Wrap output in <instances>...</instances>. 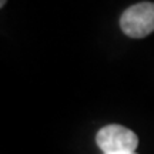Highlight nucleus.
Returning <instances> with one entry per match:
<instances>
[{
  "label": "nucleus",
  "mask_w": 154,
  "mask_h": 154,
  "mask_svg": "<svg viewBox=\"0 0 154 154\" xmlns=\"http://www.w3.org/2000/svg\"><path fill=\"white\" fill-rule=\"evenodd\" d=\"M123 33L131 38H143L154 32V3L141 2L130 6L120 17Z\"/></svg>",
  "instance_id": "f257e3e1"
},
{
  "label": "nucleus",
  "mask_w": 154,
  "mask_h": 154,
  "mask_svg": "<svg viewBox=\"0 0 154 154\" xmlns=\"http://www.w3.org/2000/svg\"><path fill=\"white\" fill-rule=\"evenodd\" d=\"M96 143L104 154L136 153L138 137L136 133L120 124H109L96 134Z\"/></svg>",
  "instance_id": "f03ea898"
},
{
  "label": "nucleus",
  "mask_w": 154,
  "mask_h": 154,
  "mask_svg": "<svg viewBox=\"0 0 154 154\" xmlns=\"http://www.w3.org/2000/svg\"><path fill=\"white\" fill-rule=\"evenodd\" d=\"M6 2H7V0H0V7H3V6L6 5Z\"/></svg>",
  "instance_id": "7ed1b4c3"
},
{
  "label": "nucleus",
  "mask_w": 154,
  "mask_h": 154,
  "mask_svg": "<svg viewBox=\"0 0 154 154\" xmlns=\"http://www.w3.org/2000/svg\"><path fill=\"white\" fill-rule=\"evenodd\" d=\"M123 154H137V153H123Z\"/></svg>",
  "instance_id": "20e7f679"
}]
</instances>
